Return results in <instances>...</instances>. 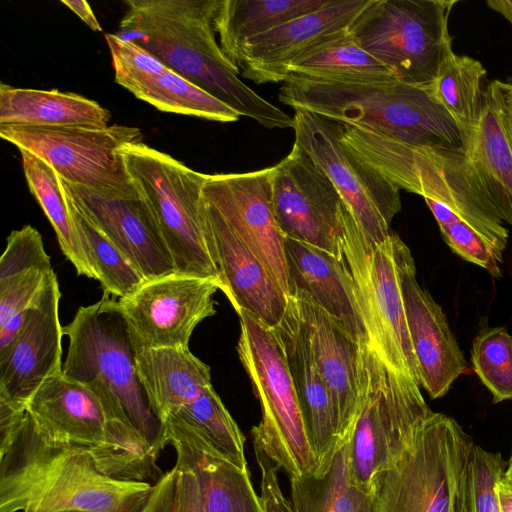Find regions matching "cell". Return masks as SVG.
<instances>
[{
    "instance_id": "12",
    "label": "cell",
    "mask_w": 512,
    "mask_h": 512,
    "mask_svg": "<svg viewBox=\"0 0 512 512\" xmlns=\"http://www.w3.org/2000/svg\"><path fill=\"white\" fill-rule=\"evenodd\" d=\"M295 142L330 179L364 234L383 242L401 210L399 188L341 139V125L305 110L293 116Z\"/></svg>"
},
{
    "instance_id": "27",
    "label": "cell",
    "mask_w": 512,
    "mask_h": 512,
    "mask_svg": "<svg viewBox=\"0 0 512 512\" xmlns=\"http://www.w3.org/2000/svg\"><path fill=\"white\" fill-rule=\"evenodd\" d=\"M135 369L150 409L161 424L212 386L210 367L189 348L137 351Z\"/></svg>"
},
{
    "instance_id": "1",
    "label": "cell",
    "mask_w": 512,
    "mask_h": 512,
    "mask_svg": "<svg viewBox=\"0 0 512 512\" xmlns=\"http://www.w3.org/2000/svg\"><path fill=\"white\" fill-rule=\"evenodd\" d=\"M0 458V512H131L153 488L106 476L88 450L48 440L3 400Z\"/></svg>"
},
{
    "instance_id": "9",
    "label": "cell",
    "mask_w": 512,
    "mask_h": 512,
    "mask_svg": "<svg viewBox=\"0 0 512 512\" xmlns=\"http://www.w3.org/2000/svg\"><path fill=\"white\" fill-rule=\"evenodd\" d=\"M342 252L354 282L368 344L387 366L420 385L402 293V272L413 257L410 249L393 232L381 243L371 241L350 211L344 224Z\"/></svg>"
},
{
    "instance_id": "20",
    "label": "cell",
    "mask_w": 512,
    "mask_h": 512,
    "mask_svg": "<svg viewBox=\"0 0 512 512\" xmlns=\"http://www.w3.org/2000/svg\"><path fill=\"white\" fill-rule=\"evenodd\" d=\"M369 0H332L324 8L247 40L235 61L257 84L285 82L289 65L309 48L348 30Z\"/></svg>"
},
{
    "instance_id": "30",
    "label": "cell",
    "mask_w": 512,
    "mask_h": 512,
    "mask_svg": "<svg viewBox=\"0 0 512 512\" xmlns=\"http://www.w3.org/2000/svg\"><path fill=\"white\" fill-rule=\"evenodd\" d=\"M53 272L40 232L31 225L13 230L0 258V325L26 312Z\"/></svg>"
},
{
    "instance_id": "18",
    "label": "cell",
    "mask_w": 512,
    "mask_h": 512,
    "mask_svg": "<svg viewBox=\"0 0 512 512\" xmlns=\"http://www.w3.org/2000/svg\"><path fill=\"white\" fill-rule=\"evenodd\" d=\"M60 298L53 272L10 347L0 355V399L25 408L42 383L62 371Z\"/></svg>"
},
{
    "instance_id": "38",
    "label": "cell",
    "mask_w": 512,
    "mask_h": 512,
    "mask_svg": "<svg viewBox=\"0 0 512 512\" xmlns=\"http://www.w3.org/2000/svg\"><path fill=\"white\" fill-rule=\"evenodd\" d=\"M66 195L77 232L103 294L118 299L130 296L145 282V278Z\"/></svg>"
},
{
    "instance_id": "46",
    "label": "cell",
    "mask_w": 512,
    "mask_h": 512,
    "mask_svg": "<svg viewBox=\"0 0 512 512\" xmlns=\"http://www.w3.org/2000/svg\"><path fill=\"white\" fill-rule=\"evenodd\" d=\"M486 90L512 150V83L494 80Z\"/></svg>"
},
{
    "instance_id": "10",
    "label": "cell",
    "mask_w": 512,
    "mask_h": 512,
    "mask_svg": "<svg viewBox=\"0 0 512 512\" xmlns=\"http://www.w3.org/2000/svg\"><path fill=\"white\" fill-rule=\"evenodd\" d=\"M238 317V356L262 411L261 421L251 430L253 443L290 479L315 472L316 458L275 329L247 311H240Z\"/></svg>"
},
{
    "instance_id": "22",
    "label": "cell",
    "mask_w": 512,
    "mask_h": 512,
    "mask_svg": "<svg viewBox=\"0 0 512 512\" xmlns=\"http://www.w3.org/2000/svg\"><path fill=\"white\" fill-rule=\"evenodd\" d=\"M402 293L420 385L430 398L443 397L468 366L441 306L418 284L413 257L402 272Z\"/></svg>"
},
{
    "instance_id": "51",
    "label": "cell",
    "mask_w": 512,
    "mask_h": 512,
    "mask_svg": "<svg viewBox=\"0 0 512 512\" xmlns=\"http://www.w3.org/2000/svg\"><path fill=\"white\" fill-rule=\"evenodd\" d=\"M62 512H80V511H62Z\"/></svg>"
},
{
    "instance_id": "19",
    "label": "cell",
    "mask_w": 512,
    "mask_h": 512,
    "mask_svg": "<svg viewBox=\"0 0 512 512\" xmlns=\"http://www.w3.org/2000/svg\"><path fill=\"white\" fill-rule=\"evenodd\" d=\"M115 82L160 111L217 122H236L231 107L189 82L140 46L105 35Z\"/></svg>"
},
{
    "instance_id": "5",
    "label": "cell",
    "mask_w": 512,
    "mask_h": 512,
    "mask_svg": "<svg viewBox=\"0 0 512 512\" xmlns=\"http://www.w3.org/2000/svg\"><path fill=\"white\" fill-rule=\"evenodd\" d=\"M63 335L68 337L64 376L91 390L108 420L129 424L162 450V424L139 382L135 351L118 300L103 294L99 301L79 307L63 326Z\"/></svg>"
},
{
    "instance_id": "32",
    "label": "cell",
    "mask_w": 512,
    "mask_h": 512,
    "mask_svg": "<svg viewBox=\"0 0 512 512\" xmlns=\"http://www.w3.org/2000/svg\"><path fill=\"white\" fill-rule=\"evenodd\" d=\"M288 75L342 84L398 81L396 75L364 50L348 30L306 50L289 65Z\"/></svg>"
},
{
    "instance_id": "40",
    "label": "cell",
    "mask_w": 512,
    "mask_h": 512,
    "mask_svg": "<svg viewBox=\"0 0 512 512\" xmlns=\"http://www.w3.org/2000/svg\"><path fill=\"white\" fill-rule=\"evenodd\" d=\"M512 336L506 327L482 329L473 340V369L493 403L512 400Z\"/></svg>"
},
{
    "instance_id": "42",
    "label": "cell",
    "mask_w": 512,
    "mask_h": 512,
    "mask_svg": "<svg viewBox=\"0 0 512 512\" xmlns=\"http://www.w3.org/2000/svg\"><path fill=\"white\" fill-rule=\"evenodd\" d=\"M439 229L454 253L485 269L493 277L501 276L503 254L484 235L461 220L441 225Z\"/></svg>"
},
{
    "instance_id": "15",
    "label": "cell",
    "mask_w": 512,
    "mask_h": 512,
    "mask_svg": "<svg viewBox=\"0 0 512 512\" xmlns=\"http://www.w3.org/2000/svg\"><path fill=\"white\" fill-rule=\"evenodd\" d=\"M272 202L285 237L343 259L344 224L351 211L330 179L296 145L271 171Z\"/></svg>"
},
{
    "instance_id": "4",
    "label": "cell",
    "mask_w": 512,
    "mask_h": 512,
    "mask_svg": "<svg viewBox=\"0 0 512 512\" xmlns=\"http://www.w3.org/2000/svg\"><path fill=\"white\" fill-rule=\"evenodd\" d=\"M341 139L399 189L442 203L504 253L509 231L464 150L416 147L348 125Z\"/></svg>"
},
{
    "instance_id": "2",
    "label": "cell",
    "mask_w": 512,
    "mask_h": 512,
    "mask_svg": "<svg viewBox=\"0 0 512 512\" xmlns=\"http://www.w3.org/2000/svg\"><path fill=\"white\" fill-rule=\"evenodd\" d=\"M220 0H126L114 33L156 57L183 78L265 128H293L294 120L238 77L239 69L215 38Z\"/></svg>"
},
{
    "instance_id": "17",
    "label": "cell",
    "mask_w": 512,
    "mask_h": 512,
    "mask_svg": "<svg viewBox=\"0 0 512 512\" xmlns=\"http://www.w3.org/2000/svg\"><path fill=\"white\" fill-rule=\"evenodd\" d=\"M271 171L272 167H268L247 173L208 175L202 193L289 297L285 236L273 209Z\"/></svg>"
},
{
    "instance_id": "35",
    "label": "cell",
    "mask_w": 512,
    "mask_h": 512,
    "mask_svg": "<svg viewBox=\"0 0 512 512\" xmlns=\"http://www.w3.org/2000/svg\"><path fill=\"white\" fill-rule=\"evenodd\" d=\"M162 428L163 432L193 437L231 463L247 468L245 437L213 386L171 413Z\"/></svg>"
},
{
    "instance_id": "36",
    "label": "cell",
    "mask_w": 512,
    "mask_h": 512,
    "mask_svg": "<svg viewBox=\"0 0 512 512\" xmlns=\"http://www.w3.org/2000/svg\"><path fill=\"white\" fill-rule=\"evenodd\" d=\"M25 178L39 205L51 223L59 247L78 275L96 280L68 204L62 180L57 172L37 155L20 150Z\"/></svg>"
},
{
    "instance_id": "50",
    "label": "cell",
    "mask_w": 512,
    "mask_h": 512,
    "mask_svg": "<svg viewBox=\"0 0 512 512\" xmlns=\"http://www.w3.org/2000/svg\"><path fill=\"white\" fill-rule=\"evenodd\" d=\"M501 482L505 484L506 486L512 488V453L509 458V461L507 462L506 470L503 474V477L501 479Z\"/></svg>"
},
{
    "instance_id": "37",
    "label": "cell",
    "mask_w": 512,
    "mask_h": 512,
    "mask_svg": "<svg viewBox=\"0 0 512 512\" xmlns=\"http://www.w3.org/2000/svg\"><path fill=\"white\" fill-rule=\"evenodd\" d=\"M160 451L129 424L108 420L104 441L89 453L96 467L108 477L149 482L159 473L156 461Z\"/></svg>"
},
{
    "instance_id": "52",
    "label": "cell",
    "mask_w": 512,
    "mask_h": 512,
    "mask_svg": "<svg viewBox=\"0 0 512 512\" xmlns=\"http://www.w3.org/2000/svg\"><path fill=\"white\" fill-rule=\"evenodd\" d=\"M511 345H512V339H511Z\"/></svg>"
},
{
    "instance_id": "45",
    "label": "cell",
    "mask_w": 512,
    "mask_h": 512,
    "mask_svg": "<svg viewBox=\"0 0 512 512\" xmlns=\"http://www.w3.org/2000/svg\"><path fill=\"white\" fill-rule=\"evenodd\" d=\"M178 512H206L195 473L176 463Z\"/></svg>"
},
{
    "instance_id": "43",
    "label": "cell",
    "mask_w": 512,
    "mask_h": 512,
    "mask_svg": "<svg viewBox=\"0 0 512 512\" xmlns=\"http://www.w3.org/2000/svg\"><path fill=\"white\" fill-rule=\"evenodd\" d=\"M255 457L261 470L260 501L263 512H294L292 504L284 496L278 481V466L259 445L253 443Z\"/></svg>"
},
{
    "instance_id": "44",
    "label": "cell",
    "mask_w": 512,
    "mask_h": 512,
    "mask_svg": "<svg viewBox=\"0 0 512 512\" xmlns=\"http://www.w3.org/2000/svg\"><path fill=\"white\" fill-rule=\"evenodd\" d=\"M131 512H178L175 466L153 483L148 497Z\"/></svg>"
},
{
    "instance_id": "21",
    "label": "cell",
    "mask_w": 512,
    "mask_h": 512,
    "mask_svg": "<svg viewBox=\"0 0 512 512\" xmlns=\"http://www.w3.org/2000/svg\"><path fill=\"white\" fill-rule=\"evenodd\" d=\"M288 299L328 388L337 437L343 442L350 435L358 409L361 343L307 294L295 291Z\"/></svg>"
},
{
    "instance_id": "49",
    "label": "cell",
    "mask_w": 512,
    "mask_h": 512,
    "mask_svg": "<svg viewBox=\"0 0 512 512\" xmlns=\"http://www.w3.org/2000/svg\"><path fill=\"white\" fill-rule=\"evenodd\" d=\"M498 496L501 512H512V488L501 481L498 486Z\"/></svg>"
},
{
    "instance_id": "41",
    "label": "cell",
    "mask_w": 512,
    "mask_h": 512,
    "mask_svg": "<svg viewBox=\"0 0 512 512\" xmlns=\"http://www.w3.org/2000/svg\"><path fill=\"white\" fill-rule=\"evenodd\" d=\"M506 467L500 453L474 445L468 476L469 512H501L498 486Z\"/></svg>"
},
{
    "instance_id": "14",
    "label": "cell",
    "mask_w": 512,
    "mask_h": 512,
    "mask_svg": "<svg viewBox=\"0 0 512 512\" xmlns=\"http://www.w3.org/2000/svg\"><path fill=\"white\" fill-rule=\"evenodd\" d=\"M217 290L221 284L214 278L174 272L145 280L133 294L118 299L134 351L189 348L196 326L216 314Z\"/></svg>"
},
{
    "instance_id": "7",
    "label": "cell",
    "mask_w": 512,
    "mask_h": 512,
    "mask_svg": "<svg viewBox=\"0 0 512 512\" xmlns=\"http://www.w3.org/2000/svg\"><path fill=\"white\" fill-rule=\"evenodd\" d=\"M119 155L156 218L175 271L221 284L202 193L208 175L143 142L123 146Z\"/></svg>"
},
{
    "instance_id": "29",
    "label": "cell",
    "mask_w": 512,
    "mask_h": 512,
    "mask_svg": "<svg viewBox=\"0 0 512 512\" xmlns=\"http://www.w3.org/2000/svg\"><path fill=\"white\" fill-rule=\"evenodd\" d=\"M110 118L96 101L75 93L0 84V125L104 127Z\"/></svg>"
},
{
    "instance_id": "47",
    "label": "cell",
    "mask_w": 512,
    "mask_h": 512,
    "mask_svg": "<svg viewBox=\"0 0 512 512\" xmlns=\"http://www.w3.org/2000/svg\"><path fill=\"white\" fill-rule=\"evenodd\" d=\"M61 3L72 10L93 31H102V27L85 0H61Z\"/></svg>"
},
{
    "instance_id": "11",
    "label": "cell",
    "mask_w": 512,
    "mask_h": 512,
    "mask_svg": "<svg viewBox=\"0 0 512 512\" xmlns=\"http://www.w3.org/2000/svg\"><path fill=\"white\" fill-rule=\"evenodd\" d=\"M455 0H369L348 31L398 81L430 86L453 52L448 21Z\"/></svg>"
},
{
    "instance_id": "13",
    "label": "cell",
    "mask_w": 512,
    "mask_h": 512,
    "mask_svg": "<svg viewBox=\"0 0 512 512\" xmlns=\"http://www.w3.org/2000/svg\"><path fill=\"white\" fill-rule=\"evenodd\" d=\"M0 136L43 159L65 182L92 188L129 183L119 150L143 142L139 128L124 125H0Z\"/></svg>"
},
{
    "instance_id": "3",
    "label": "cell",
    "mask_w": 512,
    "mask_h": 512,
    "mask_svg": "<svg viewBox=\"0 0 512 512\" xmlns=\"http://www.w3.org/2000/svg\"><path fill=\"white\" fill-rule=\"evenodd\" d=\"M279 101L340 125L369 130L416 147L464 150L463 131L430 86L400 81L342 84L290 75Z\"/></svg>"
},
{
    "instance_id": "23",
    "label": "cell",
    "mask_w": 512,
    "mask_h": 512,
    "mask_svg": "<svg viewBox=\"0 0 512 512\" xmlns=\"http://www.w3.org/2000/svg\"><path fill=\"white\" fill-rule=\"evenodd\" d=\"M220 271L221 291L238 314L247 311L276 327L288 307V296L262 262L239 239L221 214L206 202Z\"/></svg>"
},
{
    "instance_id": "34",
    "label": "cell",
    "mask_w": 512,
    "mask_h": 512,
    "mask_svg": "<svg viewBox=\"0 0 512 512\" xmlns=\"http://www.w3.org/2000/svg\"><path fill=\"white\" fill-rule=\"evenodd\" d=\"M290 484L294 512H373L371 492L350 477L346 440L327 466L291 478Z\"/></svg>"
},
{
    "instance_id": "33",
    "label": "cell",
    "mask_w": 512,
    "mask_h": 512,
    "mask_svg": "<svg viewBox=\"0 0 512 512\" xmlns=\"http://www.w3.org/2000/svg\"><path fill=\"white\" fill-rule=\"evenodd\" d=\"M332 0H220L214 18L220 48L235 65L243 44Z\"/></svg>"
},
{
    "instance_id": "8",
    "label": "cell",
    "mask_w": 512,
    "mask_h": 512,
    "mask_svg": "<svg viewBox=\"0 0 512 512\" xmlns=\"http://www.w3.org/2000/svg\"><path fill=\"white\" fill-rule=\"evenodd\" d=\"M420 387L361 343L358 409L346 439L350 477L360 488L371 492L374 477L402 456L432 412Z\"/></svg>"
},
{
    "instance_id": "6",
    "label": "cell",
    "mask_w": 512,
    "mask_h": 512,
    "mask_svg": "<svg viewBox=\"0 0 512 512\" xmlns=\"http://www.w3.org/2000/svg\"><path fill=\"white\" fill-rule=\"evenodd\" d=\"M474 445L455 419L432 411L402 456L374 477L373 512H469Z\"/></svg>"
},
{
    "instance_id": "16",
    "label": "cell",
    "mask_w": 512,
    "mask_h": 512,
    "mask_svg": "<svg viewBox=\"0 0 512 512\" xmlns=\"http://www.w3.org/2000/svg\"><path fill=\"white\" fill-rule=\"evenodd\" d=\"M62 184L78 209L126 255L145 280L176 272L156 218L132 181L116 188H92L64 180Z\"/></svg>"
},
{
    "instance_id": "28",
    "label": "cell",
    "mask_w": 512,
    "mask_h": 512,
    "mask_svg": "<svg viewBox=\"0 0 512 512\" xmlns=\"http://www.w3.org/2000/svg\"><path fill=\"white\" fill-rule=\"evenodd\" d=\"M163 442L175 448L176 463L195 473L206 512H263L248 468L238 467L188 435L165 432Z\"/></svg>"
},
{
    "instance_id": "24",
    "label": "cell",
    "mask_w": 512,
    "mask_h": 512,
    "mask_svg": "<svg viewBox=\"0 0 512 512\" xmlns=\"http://www.w3.org/2000/svg\"><path fill=\"white\" fill-rule=\"evenodd\" d=\"M25 408L36 429L50 441L88 451L104 441L108 419L100 400L62 371L45 380Z\"/></svg>"
},
{
    "instance_id": "26",
    "label": "cell",
    "mask_w": 512,
    "mask_h": 512,
    "mask_svg": "<svg viewBox=\"0 0 512 512\" xmlns=\"http://www.w3.org/2000/svg\"><path fill=\"white\" fill-rule=\"evenodd\" d=\"M290 295L307 294L359 343H368L345 259L308 243L285 237Z\"/></svg>"
},
{
    "instance_id": "48",
    "label": "cell",
    "mask_w": 512,
    "mask_h": 512,
    "mask_svg": "<svg viewBox=\"0 0 512 512\" xmlns=\"http://www.w3.org/2000/svg\"><path fill=\"white\" fill-rule=\"evenodd\" d=\"M486 4L502 15L512 26V0H488Z\"/></svg>"
},
{
    "instance_id": "39",
    "label": "cell",
    "mask_w": 512,
    "mask_h": 512,
    "mask_svg": "<svg viewBox=\"0 0 512 512\" xmlns=\"http://www.w3.org/2000/svg\"><path fill=\"white\" fill-rule=\"evenodd\" d=\"M486 70L478 60L452 52L431 84L436 99L463 129L477 119L484 91Z\"/></svg>"
},
{
    "instance_id": "25",
    "label": "cell",
    "mask_w": 512,
    "mask_h": 512,
    "mask_svg": "<svg viewBox=\"0 0 512 512\" xmlns=\"http://www.w3.org/2000/svg\"><path fill=\"white\" fill-rule=\"evenodd\" d=\"M273 328L292 376L317 469L323 468L329 464L339 445L334 412L328 388L289 299L283 319Z\"/></svg>"
},
{
    "instance_id": "31",
    "label": "cell",
    "mask_w": 512,
    "mask_h": 512,
    "mask_svg": "<svg viewBox=\"0 0 512 512\" xmlns=\"http://www.w3.org/2000/svg\"><path fill=\"white\" fill-rule=\"evenodd\" d=\"M463 136L464 152L500 218L512 225V150L486 89L479 115Z\"/></svg>"
}]
</instances>
